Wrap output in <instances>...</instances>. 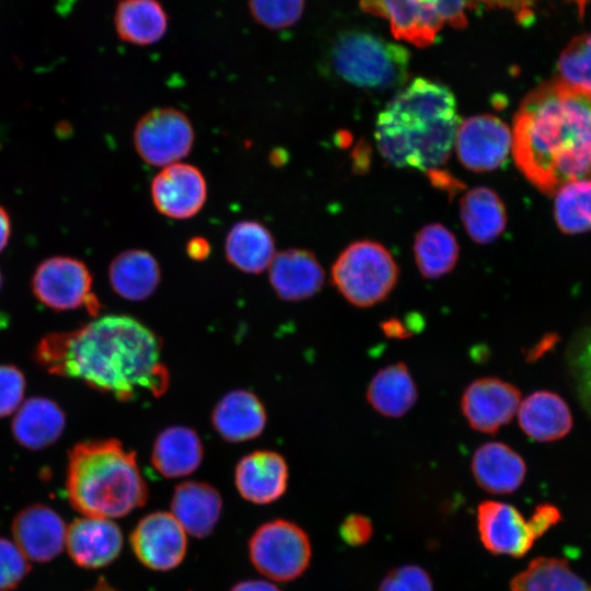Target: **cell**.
I'll use <instances>...</instances> for the list:
<instances>
[{
    "mask_svg": "<svg viewBox=\"0 0 591 591\" xmlns=\"http://www.w3.org/2000/svg\"><path fill=\"white\" fill-rule=\"evenodd\" d=\"M511 132L519 171L542 193L591 182V89L541 83L521 102Z\"/></svg>",
    "mask_w": 591,
    "mask_h": 591,
    "instance_id": "obj_2",
    "label": "cell"
},
{
    "mask_svg": "<svg viewBox=\"0 0 591 591\" xmlns=\"http://www.w3.org/2000/svg\"><path fill=\"white\" fill-rule=\"evenodd\" d=\"M510 591H591L566 559L537 557L510 581Z\"/></svg>",
    "mask_w": 591,
    "mask_h": 591,
    "instance_id": "obj_32",
    "label": "cell"
},
{
    "mask_svg": "<svg viewBox=\"0 0 591 591\" xmlns=\"http://www.w3.org/2000/svg\"><path fill=\"white\" fill-rule=\"evenodd\" d=\"M269 281L277 296L285 301H300L317 293L325 273L316 256L302 248L276 253L269 267Z\"/></svg>",
    "mask_w": 591,
    "mask_h": 591,
    "instance_id": "obj_18",
    "label": "cell"
},
{
    "mask_svg": "<svg viewBox=\"0 0 591 591\" xmlns=\"http://www.w3.org/2000/svg\"><path fill=\"white\" fill-rule=\"evenodd\" d=\"M568 358L579 401L591 414V326L579 334Z\"/></svg>",
    "mask_w": 591,
    "mask_h": 591,
    "instance_id": "obj_36",
    "label": "cell"
},
{
    "mask_svg": "<svg viewBox=\"0 0 591 591\" xmlns=\"http://www.w3.org/2000/svg\"><path fill=\"white\" fill-rule=\"evenodd\" d=\"M454 144L465 169L489 172L506 163L512 147V132L495 115H475L459 124Z\"/></svg>",
    "mask_w": 591,
    "mask_h": 591,
    "instance_id": "obj_11",
    "label": "cell"
},
{
    "mask_svg": "<svg viewBox=\"0 0 591 591\" xmlns=\"http://www.w3.org/2000/svg\"><path fill=\"white\" fill-rule=\"evenodd\" d=\"M397 279L395 259L387 248L374 241L351 243L332 266L333 285L357 308H370L384 301Z\"/></svg>",
    "mask_w": 591,
    "mask_h": 591,
    "instance_id": "obj_6",
    "label": "cell"
},
{
    "mask_svg": "<svg viewBox=\"0 0 591 591\" xmlns=\"http://www.w3.org/2000/svg\"><path fill=\"white\" fill-rule=\"evenodd\" d=\"M25 390L22 372L13 366H0V417L20 407Z\"/></svg>",
    "mask_w": 591,
    "mask_h": 591,
    "instance_id": "obj_39",
    "label": "cell"
},
{
    "mask_svg": "<svg viewBox=\"0 0 591 591\" xmlns=\"http://www.w3.org/2000/svg\"><path fill=\"white\" fill-rule=\"evenodd\" d=\"M253 566L275 581H292L309 567L312 549L308 534L293 522L278 519L264 523L248 542Z\"/></svg>",
    "mask_w": 591,
    "mask_h": 591,
    "instance_id": "obj_8",
    "label": "cell"
},
{
    "mask_svg": "<svg viewBox=\"0 0 591 591\" xmlns=\"http://www.w3.org/2000/svg\"><path fill=\"white\" fill-rule=\"evenodd\" d=\"M378 591H433L428 572L417 565H403L387 572Z\"/></svg>",
    "mask_w": 591,
    "mask_h": 591,
    "instance_id": "obj_37",
    "label": "cell"
},
{
    "mask_svg": "<svg viewBox=\"0 0 591 591\" xmlns=\"http://www.w3.org/2000/svg\"><path fill=\"white\" fill-rule=\"evenodd\" d=\"M471 468L476 484L494 495L515 491L522 485L526 473L522 456L499 441L478 447L472 456Z\"/></svg>",
    "mask_w": 591,
    "mask_h": 591,
    "instance_id": "obj_19",
    "label": "cell"
},
{
    "mask_svg": "<svg viewBox=\"0 0 591 591\" xmlns=\"http://www.w3.org/2000/svg\"><path fill=\"white\" fill-rule=\"evenodd\" d=\"M114 26L123 42L150 46L165 36L169 15L160 0H119Z\"/></svg>",
    "mask_w": 591,
    "mask_h": 591,
    "instance_id": "obj_25",
    "label": "cell"
},
{
    "mask_svg": "<svg viewBox=\"0 0 591 591\" xmlns=\"http://www.w3.org/2000/svg\"><path fill=\"white\" fill-rule=\"evenodd\" d=\"M11 231L10 219L7 211L0 207V252L5 247Z\"/></svg>",
    "mask_w": 591,
    "mask_h": 591,
    "instance_id": "obj_44",
    "label": "cell"
},
{
    "mask_svg": "<svg viewBox=\"0 0 591 591\" xmlns=\"http://www.w3.org/2000/svg\"><path fill=\"white\" fill-rule=\"evenodd\" d=\"M108 278L118 296L130 301H142L157 290L161 269L155 257L148 251L127 250L112 260Z\"/></svg>",
    "mask_w": 591,
    "mask_h": 591,
    "instance_id": "obj_26",
    "label": "cell"
},
{
    "mask_svg": "<svg viewBox=\"0 0 591 591\" xmlns=\"http://www.w3.org/2000/svg\"><path fill=\"white\" fill-rule=\"evenodd\" d=\"M521 392L513 384L495 376L471 382L461 397V410L475 431L495 433L518 413Z\"/></svg>",
    "mask_w": 591,
    "mask_h": 591,
    "instance_id": "obj_12",
    "label": "cell"
},
{
    "mask_svg": "<svg viewBox=\"0 0 591 591\" xmlns=\"http://www.w3.org/2000/svg\"><path fill=\"white\" fill-rule=\"evenodd\" d=\"M152 202L163 216L184 220L196 216L207 199V183L198 167L176 162L164 166L150 186Z\"/></svg>",
    "mask_w": 591,
    "mask_h": 591,
    "instance_id": "obj_14",
    "label": "cell"
},
{
    "mask_svg": "<svg viewBox=\"0 0 591 591\" xmlns=\"http://www.w3.org/2000/svg\"><path fill=\"white\" fill-rule=\"evenodd\" d=\"M132 551L146 567L166 571L177 567L187 551V535L170 512L157 511L143 517L130 535Z\"/></svg>",
    "mask_w": 591,
    "mask_h": 591,
    "instance_id": "obj_13",
    "label": "cell"
},
{
    "mask_svg": "<svg viewBox=\"0 0 591 591\" xmlns=\"http://www.w3.org/2000/svg\"><path fill=\"white\" fill-rule=\"evenodd\" d=\"M359 4L364 12L387 20L395 38L417 47L431 45L442 28L421 0H359Z\"/></svg>",
    "mask_w": 591,
    "mask_h": 591,
    "instance_id": "obj_20",
    "label": "cell"
},
{
    "mask_svg": "<svg viewBox=\"0 0 591 591\" xmlns=\"http://www.w3.org/2000/svg\"><path fill=\"white\" fill-rule=\"evenodd\" d=\"M186 253L194 260H204L209 257L211 246L209 241L204 236H194L186 243Z\"/></svg>",
    "mask_w": 591,
    "mask_h": 591,
    "instance_id": "obj_42",
    "label": "cell"
},
{
    "mask_svg": "<svg viewBox=\"0 0 591 591\" xmlns=\"http://www.w3.org/2000/svg\"><path fill=\"white\" fill-rule=\"evenodd\" d=\"M367 402L380 415L398 418L406 415L418 398L417 385L404 362L380 369L367 387Z\"/></svg>",
    "mask_w": 591,
    "mask_h": 591,
    "instance_id": "obj_28",
    "label": "cell"
},
{
    "mask_svg": "<svg viewBox=\"0 0 591 591\" xmlns=\"http://www.w3.org/2000/svg\"><path fill=\"white\" fill-rule=\"evenodd\" d=\"M230 591H281L277 586L266 580L253 579L234 584Z\"/></svg>",
    "mask_w": 591,
    "mask_h": 591,
    "instance_id": "obj_43",
    "label": "cell"
},
{
    "mask_svg": "<svg viewBox=\"0 0 591 591\" xmlns=\"http://www.w3.org/2000/svg\"><path fill=\"white\" fill-rule=\"evenodd\" d=\"M253 20L270 31H281L297 24L305 7V0H247Z\"/></svg>",
    "mask_w": 591,
    "mask_h": 591,
    "instance_id": "obj_35",
    "label": "cell"
},
{
    "mask_svg": "<svg viewBox=\"0 0 591 591\" xmlns=\"http://www.w3.org/2000/svg\"><path fill=\"white\" fill-rule=\"evenodd\" d=\"M460 215L470 237L480 244L495 241L505 230L507 212L498 194L484 186L470 189L460 201Z\"/></svg>",
    "mask_w": 591,
    "mask_h": 591,
    "instance_id": "obj_30",
    "label": "cell"
},
{
    "mask_svg": "<svg viewBox=\"0 0 591 591\" xmlns=\"http://www.w3.org/2000/svg\"><path fill=\"white\" fill-rule=\"evenodd\" d=\"M194 128L185 113L172 107L147 112L136 124L134 146L143 162L166 166L188 155L194 144Z\"/></svg>",
    "mask_w": 591,
    "mask_h": 591,
    "instance_id": "obj_9",
    "label": "cell"
},
{
    "mask_svg": "<svg viewBox=\"0 0 591 591\" xmlns=\"http://www.w3.org/2000/svg\"><path fill=\"white\" fill-rule=\"evenodd\" d=\"M36 359L53 374L80 379L123 402L144 393L159 397L170 383L159 337L127 315L50 334L38 344Z\"/></svg>",
    "mask_w": 591,
    "mask_h": 591,
    "instance_id": "obj_1",
    "label": "cell"
},
{
    "mask_svg": "<svg viewBox=\"0 0 591 591\" xmlns=\"http://www.w3.org/2000/svg\"><path fill=\"white\" fill-rule=\"evenodd\" d=\"M554 195V217L561 232L577 234L591 231L590 181L565 184Z\"/></svg>",
    "mask_w": 591,
    "mask_h": 591,
    "instance_id": "obj_33",
    "label": "cell"
},
{
    "mask_svg": "<svg viewBox=\"0 0 591 591\" xmlns=\"http://www.w3.org/2000/svg\"><path fill=\"white\" fill-rule=\"evenodd\" d=\"M0 287H1V275H0Z\"/></svg>",
    "mask_w": 591,
    "mask_h": 591,
    "instance_id": "obj_46",
    "label": "cell"
},
{
    "mask_svg": "<svg viewBox=\"0 0 591 591\" xmlns=\"http://www.w3.org/2000/svg\"><path fill=\"white\" fill-rule=\"evenodd\" d=\"M30 570V563L12 542L0 537V591L14 589Z\"/></svg>",
    "mask_w": 591,
    "mask_h": 591,
    "instance_id": "obj_38",
    "label": "cell"
},
{
    "mask_svg": "<svg viewBox=\"0 0 591 591\" xmlns=\"http://www.w3.org/2000/svg\"><path fill=\"white\" fill-rule=\"evenodd\" d=\"M560 520L558 509L543 503L529 520L513 506L486 500L477 507V530L484 547L495 555L524 556L535 541Z\"/></svg>",
    "mask_w": 591,
    "mask_h": 591,
    "instance_id": "obj_7",
    "label": "cell"
},
{
    "mask_svg": "<svg viewBox=\"0 0 591 591\" xmlns=\"http://www.w3.org/2000/svg\"><path fill=\"white\" fill-rule=\"evenodd\" d=\"M339 533L348 545L360 546L371 538L373 526L367 517L354 513L343 521Z\"/></svg>",
    "mask_w": 591,
    "mask_h": 591,
    "instance_id": "obj_40",
    "label": "cell"
},
{
    "mask_svg": "<svg viewBox=\"0 0 591 591\" xmlns=\"http://www.w3.org/2000/svg\"><path fill=\"white\" fill-rule=\"evenodd\" d=\"M12 533L18 548L26 558L43 563L51 560L62 551L67 529L54 510L34 505L16 514Z\"/></svg>",
    "mask_w": 591,
    "mask_h": 591,
    "instance_id": "obj_15",
    "label": "cell"
},
{
    "mask_svg": "<svg viewBox=\"0 0 591 591\" xmlns=\"http://www.w3.org/2000/svg\"><path fill=\"white\" fill-rule=\"evenodd\" d=\"M224 253L228 262L247 274H260L276 255L275 240L263 223L255 220L236 222L229 230Z\"/></svg>",
    "mask_w": 591,
    "mask_h": 591,
    "instance_id": "obj_24",
    "label": "cell"
},
{
    "mask_svg": "<svg viewBox=\"0 0 591 591\" xmlns=\"http://www.w3.org/2000/svg\"><path fill=\"white\" fill-rule=\"evenodd\" d=\"M457 126L452 91L416 78L380 112L374 137L379 152L392 165L434 171L449 159Z\"/></svg>",
    "mask_w": 591,
    "mask_h": 591,
    "instance_id": "obj_3",
    "label": "cell"
},
{
    "mask_svg": "<svg viewBox=\"0 0 591 591\" xmlns=\"http://www.w3.org/2000/svg\"><path fill=\"white\" fill-rule=\"evenodd\" d=\"M66 545L77 565L99 568L108 565L119 555L123 534L109 519L85 517L70 524Z\"/></svg>",
    "mask_w": 591,
    "mask_h": 591,
    "instance_id": "obj_16",
    "label": "cell"
},
{
    "mask_svg": "<svg viewBox=\"0 0 591 591\" xmlns=\"http://www.w3.org/2000/svg\"><path fill=\"white\" fill-rule=\"evenodd\" d=\"M459 253L456 237L441 223L424 227L415 237V262L421 276L427 279H437L450 273Z\"/></svg>",
    "mask_w": 591,
    "mask_h": 591,
    "instance_id": "obj_31",
    "label": "cell"
},
{
    "mask_svg": "<svg viewBox=\"0 0 591 591\" xmlns=\"http://www.w3.org/2000/svg\"><path fill=\"white\" fill-rule=\"evenodd\" d=\"M326 59L336 77L363 90L398 89L408 79L409 51L368 31L339 33L329 46Z\"/></svg>",
    "mask_w": 591,
    "mask_h": 591,
    "instance_id": "obj_5",
    "label": "cell"
},
{
    "mask_svg": "<svg viewBox=\"0 0 591 591\" xmlns=\"http://www.w3.org/2000/svg\"><path fill=\"white\" fill-rule=\"evenodd\" d=\"M67 493L85 517L120 518L148 500L136 453L116 439L78 443L69 453Z\"/></svg>",
    "mask_w": 591,
    "mask_h": 591,
    "instance_id": "obj_4",
    "label": "cell"
},
{
    "mask_svg": "<svg viewBox=\"0 0 591 591\" xmlns=\"http://www.w3.org/2000/svg\"><path fill=\"white\" fill-rule=\"evenodd\" d=\"M202 453V443L195 430L184 426H173L164 429L157 437L151 462L162 476L182 477L198 468Z\"/></svg>",
    "mask_w": 591,
    "mask_h": 591,
    "instance_id": "obj_27",
    "label": "cell"
},
{
    "mask_svg": "<svg viewBox=\"0 0 591 591\" xmlns=\"http://www.w3.org/2000/svg\"><path fill=\"white\" fill-rule=\"evenodd\" d=\"M63 428V413L56 403L44 397L24 402L12 421L15 439L31 450H40L54 443Z\"/></svg>",
    "mask_w": 591,
    "mask_h": 591,
    "instance_id": "obj_29",
    "label": "cell"
},
{
    "mask_svg": "<svg viewBox=\"0 0 591 591\" xmlns=\"http://www.w3.org/2000/svg\"><path fill=\"white\" fill-rule=\"evenodd\" d=\"M90 591H118L109 586L103 578L96 583V586Z\"/></svg>",
    "mask_w": 591,
    "mask_h": 591,
    "instance_id": "obj_45",
    "label": "cell"
},
{
    "mask_svg": "<svg viewBox=\"0 0 591 591\" xmlns=\"http://www.w3.org/2000/svg\"><path fill=\"white\" fill-rule=\"evenodd\" d=\"M560 80L567 84L591 89V33L573 37L558 59Z\"/></svg>",
    "mask_w": 591,
    "mask_h": 591,
    "instance_id": "obj_34",
    "label": "cell"
},
{
    "mask_svg": "<svg viewBox=\"0 0 591 591\" xmlns=\"http://www.w3.org/2000/svg\"><path fill=\"white\" fill-rule=\"evenodd\" d=\"M518 420L523 432L540 442L565 437L572 427V417L565 401L549 391H536L521 401Z\"/></svg>",
    "mask_w": 591,
    "mask_h": 591,
    "instance_id": "obj_23",
    "label": "cell"
},
{
    "mask_svg": "<svg viewBox=\"0 0 591 591\" xmlns=\"http://www.w3.org/2000/svg\"><path fill=\"white\" fill-rule=\"evenodd\" d=\"M267 415L260 399L246 390L225 394L216 405L211 421L217 432L229 442H242L259 436Z\"/></svg>",
    "mask_w": 591,
    "mask_h": 591,
    "instance_id": "obj_22",
    "label": "cell"
},
{
    "mask_svg": "<svg viewBox=\"0 0 591 591\" xmlns=\"http://www.w3.org/2000/svg\"><path fill=\"white\" fill-rule=\"evenodd\" d=\"M381 329L389 338L404 339L413 335V326L406 325L397 317L386 318L381 323Z\"/></svg>",
    "mask_w": 591,
    "mask_h": 591,
    "instance_id": "obj_41",
    "label": "cell"
},
{
    "mask_svg": "<svg viewBox=\"0 0 591 591\" xmlns=\"http://www.w3.org/2000/svg\"><path fill=\"white\" fill-rule=\"evenodd\" d=\"M33 291L47 306L58 310H74L85 306L96 314L100 302L92 293V275L84 263L71 257H51L35 270Z\"/></svg>",
    "mask_w": 591,
    "mask_h": 591,
    "instance_id": "obj_10",
    "label": "cell"
},
{
    "mask_svg": "<svg viewBox=\"0 0 591 591\" xmlns=\"http://www.w3.org/2000/svg\"><path fill=\"white\" fill-rule=\"evenodd\" d=\"M171 509L186 533L205 538L212 533L220 519L222 499L211 485L189 480L175 487Z\"/></svg>",
    "mask_w": 591,
    "mask_h": 591,
    "instance_id": "obj_21",
    "label": "cell"
},
{
    "mask_svg": "<svg viewBox=\"0 0 591 591\" xmlns=\"http://www.w3.org/2000/svg\"><path fill=\"white\" fill-rule=\"evenodd\" d=\"M235 486L247 501L267 505L279 499L288 485V466L274 451H255L242 457L235 467Z\"/></svg>",
    "mask_w": 591,
    "mask_h": 591,
    "instance_id": "obj_17",
    "label": "cell"
}]
</instances>
